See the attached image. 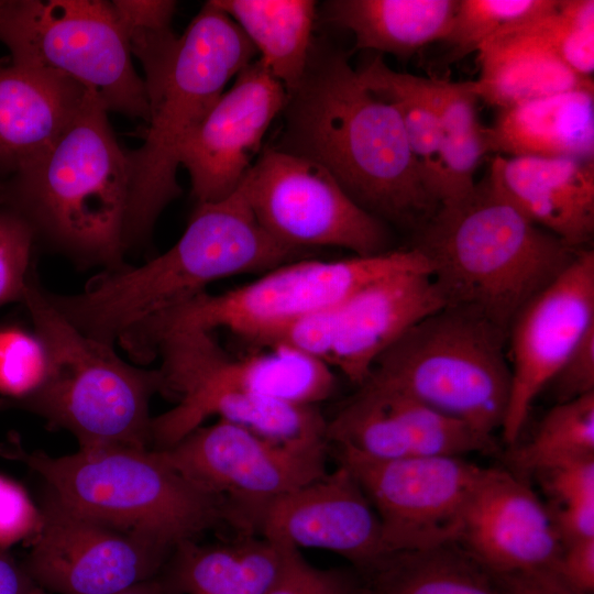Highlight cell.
Here are the masks:
<instances>
[{"label": "cell", "instance_id": "1", "mask_svg": "<svg viewBox=\"0 0 594 594\" xmlns=\"http://www.w3.org/2000/svg\"><path fill=\"white\" fill-rule=\"evenodd\" d=\"M283 111L276 148L321 166L373 217L415 234L439 209L399 113L361 81L342 51L314 41Z\"/></svg>", "mask_w": 594, "mask_h": 594}, {"label": "cell", "instance_id": "2", "mask_svg": "<svg viewBox=\"0 0 594 594\" xmlns=\"http://www.w3.org/2000/svg\"><path fill=\"white\" fill-rule=\"evenodd\" d=\"M411 248L426 260L446 306L479 315L506 334L522 307L582 250L537 226L490 174L440 205Z\"/></svg>", "mask_w": 594, "mask_h": 594}, {"label": "cell", "instance_id": "3", "mask_svg": "<svg viewBox=\"0 0 594 594\" xmlns=\"http://www.w3.org/2000/svg\"><path fill=\"white\" fill-rule=\"evenodd\" d=\"M298 252L258 223L243 182L228 197L198 204L179 240L147 263L106 271L73 296L47 293L84 334L113 345L133 326L205 292L212 282L267 272Z\"/></svg>", "mask_w": 594, "mask_h": 594}, {"label": "cell", "instance_id": "4", "mask_svg": "<svg viewBox=\"0 0 594 594\" xmlns=\"http://www.w3.org/2000/svg\"><path fill=\"white\" fill-rule=\"evenodd\" d=\"M108 113L90 94L61 136L0 185V208L73 260L114 271L125 266L131 168Z\"/></svg>", "mask_w": 594, "mask_h": 594}, {"label": "cell", "instance_id": "5", "mask_svg": "<svg viewBox=\"0 0 594 594\" xmlns=\"http://www.w3.org/2000/svg\"><path fill=\"white\" fill-rule=\"evenodd\" d=\"M256 54L234 21L210 0L170 53L144 72L148 119L142 145L128 151L125 251L152 233L163 209L179 196L178 156L185 139Z\"/></svg>", "mask_w": 594, "mask_h": 594}, {"label": "cell", "instance_id": "6", "mask_svg": "<svg viewBox=\"0 0 594 594\" xmlns=\"http://www.w3.org/2000/svg\"><path fill=\"white\" fill-rule=\"evenodd\" d=\"M21 299L43 345L46 373L20 404L50 426L72 432L79 449H148V406L152 395L162 391L160 371L131 366L112 345L79 331L53 306L33 271Z\"/></svg>", "mask_w": 594, "mask_h": 594}, {"label": "cell", "instance_id": "7", "mask_svg": "<svg viewBox=\"0 0 594 594\" xmlns=\"http://www.w3.org/2000/svg\"><path fill=\"white\" fill-rule=\"evenodd\" d=\"M68 507L168 550L228 524L224 502L174 470L155 449L12 453Z\"/></svg>", "mask_w": 594, "mask_h": 594}, {"label": "cell", "instance_id": "8", "mask_svg": "<svg viewBox=\"0 0 594 594\" xmlns=\"http://www.w3.org/2000/svg\"><path fill=\"white\" fill-rule=\"evenodd\" d=\"M507 334L469 310L444 306L411 327L362 385L411 397L484 435L502 428L510 391Z\"/></svg>", "mask_w": 594, "mask_h": 594}, {"label": "cell", "instance_id": "9", "mask_svg": "<svg viewBox=\"0 0 594 594\" xmlns=\"http://www.w3.org/2000/svg\"><path fill=\"white\" fill-rule=\"evenodd\" d=\"M402 270H427L414 248L336 261L288 262L222 294L201 292L130 328L121 338L136 360L173 331L224 328L248 342L299 316L342 302L366 284Z\"/></svg>", "mask_w": 594, "mask_h": 594}, {"label": "cell", "instance_id": "10", "mask_svg": "<svg viewBox=\"0 0 594 594\" xmlns=\"http://www.w3.org/2000/svg\"><path fill=\"white\" fill-rule=\"evenodd\" d=\"M0 42L12 62L78 84L108 112L147 121L145 85L112 1L3 0Z\"/></svg>", "mask_w": 594, "mask_h": 594}, {"label": "cell", "instance_id": "11", "mask_svg": "<svg viewBox=\"0 0 594 594\" xmlns=\"http://www.w3.org/2000/svg\"><path fill=\"white\" fill-rule=\"evenodd\" d=\"M155 450L188 481L221 498L228 524L241 535H255L262 510L275 498L327 473V446H284L223 420Z\"/></svg>", "mask_w": 594, "mask_h": 594}, {"label": "cell", "instance_id": "12", "mask_svg": "<svg viewBox=\"0 0 594 594\" xmlns=\"http://www.w3.org/2000/svg\"><path fill=\"white\" fill-rule=\"evenodd\" d=\"M262 228L296 252L341 248L358 256L387 252L386 223L356 205L321 166L266 147L243 178Z\"/></svg>", "mask_w": 594, "mask_h": 594}, {"label": "cell", "instance_id": "13", "mask_svg": "<svg viewBox=\"0 0 594 594\" xmlns=\"http://www.w3.org/2000/svg\"><path fill=\"white\" fill-rule=\"evenodd\" d=\"M336 448L375 509L391 554L455 544L485 468L463 457L376 460Z\"/></svg>", "mask_w": 594, "mask_h": 594}, {"label": "cell", "instance_id": "14", "mask_svg": "<svg viewBox=\"0 0 594 594\" xmlns=\"http://www.w3.org/2000/svg\"><path fill=\"white\" fill-rule=\"evenodd\" d=\"M23 563L35 585L58 594H116L160 576L172 550L88 517L50 492Z\"/></svg>", "mask_w": 594, "mask_h": 594}, {"label": "cell", "instance_id": "15", "mask_svg": "<svg viewBox=\"0 0 594 594\" xmlns=\"http://www.w3.org/2000/svg\"><path fill=\"white\" fill-rule=\"evenodd\" d=\"M594 327V252L574 261L518 312L507 332L510 391L502 425L513 447L537 396L581 338Z\"/></svg>", "mask_w": 594, "mask_h": 594}, {"label": "cell", "instance_id": "16", "mask_svg": "<svg viewBox=\"0 0 594 594\" xmlns=\"http://www.w3.org/2000/svg\"><path fill=\"white\" fill-rule=\"evenodd\" d=\"M162 358V391L176 399L199 388H223L316 406L336 388L332 369L283 348L234 358L204 330H179L156 339L147 361Z\"/></svg>", "mask_w": 594, "mask_h": 594}, {"label": "cell", "instance_id": "17", "mask_svg": "<svg viewBox=\"0 0 594 594\" xmlns=\"http://www.w3.org/2000/svg\"><path fill=\"white\" fill-rule=\"evenodd\" d=\"M286 100V88L258 58L235 76L179 150L197 204L221 200L238 188Z\"/></svg>", "mask_w": 594, "mask_h": 594}, {"label": "cell", "instance_id": "18", "mask_svg": "<svg viewBox=\"0 0 594 594\" xmlns=\"http://www.w3.org/2000/svg\"><path fill=\"white\" fill-rule=\"evenodd\" d=\"M255 534L297 549L331 551L363 576L391 556L375 509L342 464L271 502L257 519Z\"/></svg>", "mask_w": 594, "mask_h": 594}, {"label": "cell", "instance_id": "19", "mask_svg": "<svg viewBox=\"0 0 594 594\" xmlns=\"http://www.w3.org/2000/svg\"><path fill=\"white\" fill-rule=\"evenodd\" d=\"M327 441L376 460L493 454L494 436L484 435L411 397L361 385L327 421Z\"/></svg>", "mask_w": 594, "mask_h": 594}, {"label": "cell", "instance_id": "20", "mask_svg": "<svg viewBox=\"0 0 594 594\" xmlns=\"http://www.w3.org/2000/svg\"><path fill=\"white\" fill-rule=\"evenodd\" d=\"M455 544L493 575L558 569L564 548L546 503L497 468H485Z\"/></svg>", "mask_w": 594, "mask_h": 594}, {"label": "cell", "instance_id": "21", "mask_svg": "<svg viewBox=\"0 0 594 594\" xmlns=\"http://www.w3.org/2000/svg\"><path fill=\"white\" fill-rule=\"evenodd\" d=\"M444 306L427 270H402L366 284L339 304L330 367L361 386L387 349Z\"/></svg>", "mask_w": 594, "mask_h": 594}, {"label": "cell", "instance_id": "22", "mask_svg": "<svg viewBox=\"0 0 594 594\" xmlns=\"http://www.w3.org/2000/svg\"><path fill=\"white\" fill-rule=\"evenodd\" d=\"M90 94L56 73L0 61V185L61 136Z\"/></svg>", "mask_w": 594, "mask_h": 594}, {"label": "cell", "instance_id": "23", "mask_svg": "<svg viewBox=\"0 0 594 594\" xmlns=\"http://www.w3.org/2000/svg\"><path fill=\"white\" fill-rule=\"evenodd\" d=\"M490 176L537 226L575 249L594 235V160L496 155Z\"/></svg>", "mask_w": 594, "mask_h": 594}, {"label": "cell", "instance_id": "24", "mask_svg": "<svg viewBox=\"0 0 594 594\" xmlns=\"http://www.w3.org/2000/svg\"><path fill=\"white\" fill-rule=\"evenodd\" d=\"M177 400L170 410L152 419V442L156 449L176 443L211 416L284 446L328 444L327 421L316 406L223 388L194 389Z\"/></svg>", "mask_w": 594, "mask_h": 594}, {"label": "cell", "instance_id": "25", "mask_svg": "<svg viewBox=\"0 0 594 594\" xmlns=\"http://www.w3.org/2000/svg\"><path fill=\"white\" fill-rule=\"evenodd\" d=\"M491 130L497 155L594 160V88L502 109Z\"/></svg>", "mask_w": 594, "mask_h": 594}, {"label": "cell", "instance_id": "26", "mask_svg": "<svg viewBox=\"0 0 594 594\" xmlns=\"http://www.w3.org/2000/svg\"><path fill=\"white\" fill-rule=\"evenodd\" d=\"M476 52V94L501 110L569 90L594 88L592 78L572 72L524 25L486 41Z\"/></svg>", "mask_w": 594, "mask_h": 594}, {"label": "cell", "instance_id": "27", "mask_svg": "<svg viewBox=\"0 0 594 594\" xmlns=\"http://www.w3.org/2000/svg\"><path fill=\"white\" fill-rule=\"evenodd\" d=\"M282 558L280 543L252 535L218 546L186 541L158 578L167 594H266Z\"/></svg>", "mask_w": 594, "mask_h": 594}, {"label": "cell", "instance_id": "28", "mask_svg": "<svg viewBox=\"0 0 594 594\" xmlns=\"http://www.w3.org/2000/svg\"><path fill=\"white\" fill-rule=\"evenodd\" d=\"M459 0H333L328 18L350 30L355 47L407 57L449 33Z\"/></svg>", "mask_w": 594, "mask_h": 594}, {"label": "cell", "instance_id": "29", "mask_svg": "<svg viewBox=\"0 0 594 594\" xmlns=\"http://www.w3.org/2000/svg\"><path fill=\"white\" fill-rule=\"evenodd\" d=\"M244 33L270 74L295 88L304 76L314 44L312 0H211Z\"/></svg>", "mask_w": 594, "mask_h": 594}, {"label": "cell", "instance_id": "30", "mask_svg": "<svg viewBox=\"0 0 594 594\" xmlns=\"http://www.w3.org/2000/svg\"><path fill=\"white\" fill-rule=\"evenodd\" d=\"M364 578L371 594H506L454 543L393 553Z\"/></svg>", "mask_w": 594, "mask_h": 594}, {"label": "cell", "instance_id": "31", "mask_svg": "<svg viewBox=\"0 0 594 594\" xmlns=\"http://www.w3.org/2000/svg\"><path fill=\"white\" fill-rule=\"evenodd\" d=\"M361 81L389 102L400 116L414 156L438 199L441 125L436 78H424L389 68L381 56L356 68ZM440 202V201H439Z\"/></svg>", "mask_w": 594, "mask_h": 594}, {"label": "cell", "instance_id": "32", "mask_svg": "<svg viewBox=\"0 0 594 594\" xmlns=\"http://www.w3.org/2000/svg\"><path fill=\"white\" fill-rule=\"evenodd\" d=\"M437 79L440 99L441 144L437 194L440 205L473 189L482 157L494 152L491 128L481 124L474 81Z\"/></svg>", "mask_w": 594, "mask_h": 594}, {"label": "cell", "instance_id": "33", "mask_svg": "<svg viewBox=\"0 0 594 594\" xmlns=\"http://www.w3.org/2000/svg\"><path fill=\"white\" fill-rule=\"evenodd\" d=\"M586 458H594V393L557 403L509 459L522 477Z\"/></svg>", "mask_w": 594, "mask_h": 594}, {"label": "cell", "instance_id": "34", "mask_svg": "<svg viewBox=\"0 0 594 594\" xmlns=\"http://www.w3.org/2000/svg\"><path fill=\"white\" fill-rule=\"evenodd\" d=\"M558 0H459L451 28L443 40L457 61L477 51L486 41L550 13Z\"/></svg>", "mask_w": 594, "mask_h": 594}, {"label": "cell", "instance_id": "35", "mask_svg": "<svg viewBox=\"0 0 594 594\" xmlns=\"http://www.w3.org/2000/svg\"><path fill=\"white\" fill-rule=\"evenodd\" d=\"M563 544L594 538V458L569 462L537 475Z\"/></svg>", "mask_w": 594, "mask_h": 594}, {"label": "cell", "instance_id": "36", "mask_svg": "<svg viewBox=\"0 0 594 594\" xmlns=\"http://www.w3.org/2000/svg\"><path fill=\"white\" fill-rule=\"evenodd\" d=\"M280 544V568L266 594H371L358 570L320 569L309 563L299 549Z\"/></svg>", "mask_w": 594, "mask_h": 594}, {"label": "cell", "instance_id": "37", "mask_svg": "<svg viewBox=\"0 0 594 594\" xmlns=\"http://www.w3.org/2000/svg\"><path fill=\"white\" fill-rule=\"evenodd\" d=\"M338 307L339 304L299 316L265 331L251 343L287 349L329 365L337 339Z\"/></svg>", "mask_w": 594, "mask_h": 594}, {"label": "cell", "instance_id": "38", "mask_svg": "<svg viewBox=\"0 0 594 594\" xmlns=\"http://www.w3.org/2000/svg\"><path fill=\"white\" fill-rule=\"evenodd\" d=\"M45 373V352L36 336L0 331V393L21 400L41 386Z\"/></svg>", "mask_w": 594, "mask_h": 594}, {"label": "cell", "instance_id": "39", "mask_svg": "<svg viewBox=\"0 0 594 594\" xmlns=\"http://www.w3.org/2000/svg\"><path fill=\"white\" fill-rule=\"evenodd\" d=\"M546 42L559 58L576 75L592 78L594 72V25H585L569 18L557 7L524 25Z\"/></svg>", "mask_w": 594, "mask_h": 594}, {"label": "cell", "instance_id": "40", "mask_svg": "<svg viewBox=\"0 0 594 594\" xmlns=\"http://www.w3.org/2000/svg\"><path fill=\"white\" fill-rule=\"evenodd\" d=\"M34 240L22 218L0 208V305L22 298Z\"/></svg>", "mask_w": 594, "mask_h": 594}, {"label": "cell", "instance_id": "41", "mask_svg": "<svg viewBox=\"0 0 594 594\" xmlns=\"http://www.w3.org/2000/svg\"><path fill=\"white\" fill-rule=\"evenodd\" d=\"M40 522V509L25 490L0 475V548L8 549L23 539H32Z\"/></svg>", "mask_w": 594, "mask_h": 594}, {"label": "cell", "instance_id": "42", "mask_svg": "<svg viewBox=\"0 0 594 594\" xmlns=\"http://www.w3.org/2000/svg\"><path fill=\"white\" fill-rule=\"evenodd\" d=\"M549 385L557 403L594 393V327L576 343Z\"/></svg>", "mask_w": 594, "mask_h": 594}, {"label": "cell", "instance_id": "43", "mask_svg": "<svg viewBox=\"0 0 594 594\" xmlns=\"http://www.w3.org/2000/svg\"><path fill=\"white\" fill-rule=\"evenodd\" d=\"M112 4L124 31L170 28L177 6L170 0H114Z\"/></svg>", "mask_w": 594, "mask_h": 594}, {"label": "cell", "instance_id": "44", "mask_svg": "<svg viewBox=\"0 0 594 594\" xmlns=\"http://www.w3.org/2000/svg\"><path fill=\"white\" fill-rule=\"evenodd\" d=\"M558 571L574 588L583 594L594 593V538L564 546Z\"/></svg>", "mask_w": 594, "mask_h": 594}, {"label": "cell", "instance_id": "45", "mask_svg": "<svg viewBox=\"0 0 594 594\" xmlns=\"http://www.w3.org/2000/svg\"><path fill=\"white\" fill-rule=\"evenodd\" d=\"M506 594H583L571 586L558 569L494 575Z\"/></svg>", "mask_w": 594, "mask_h": 594}, {"label": "cell", "instance_id": "46", "mask_svg": "<svg viewBox=\"0 0 594 594\" xmlns=\"http://www.w3.org/2000/svg\"><path fill=\"white\" fill-rule=\"evenodd\" d=\"M34 586L23 563H19L8 549L0 548V594H25Z\"/></svg>", "mask_w": 594, "mask_h": 594}, {"label": "cell", "instance_id": "47", "mask_svg": "<svg viewBox=\"0 0 594 594\" xmlns=\"http://www.w3.org/2000/svg\"><path fill=\"white\" fill-rule=\"evenodd\" d=\"M116 594H167L160 578L145 581Z\"/></svg>", "mask_w": 594, "mask_h": 594}, {"label": "cell", "instance_id": "48", "mask_svg": "<svg viewBox=\"0 0 594 594\" xmlns=\"http://www.w3.org/2000/svg\"><path fill=\"white\" fill-rule=\"evenodd\" d=\"M25 594H47L46 591L37 585L32 587L28 593Z\"/></svg>", "mask_w": 594, "mask_h": 594}, {"label": "cell", "instance_id": "49", "mask_svg": "<svg viewBox=\"0 0 594 594\" xmlns=\"http://www.w3.org/2000/svg\"><path fill=\"white\" fill-rule=\"evenodd\" d=\"M2 2H3V0H0V7H1Z\"/></svg>", "mask_w": 594, "mask_h": 594}]
</instances>
